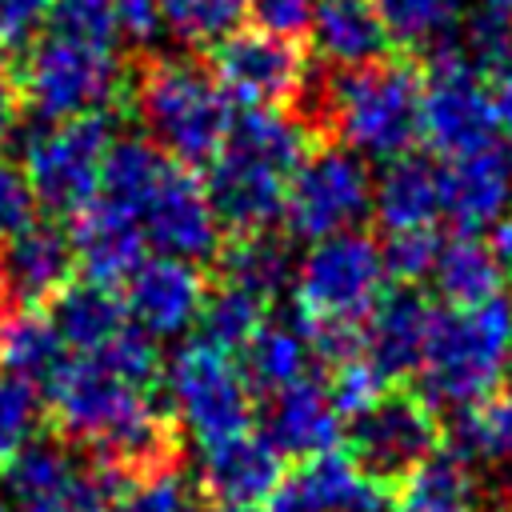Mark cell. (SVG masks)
<instances>
[{"mask_svg":"<svg viewBox=\"0 0 512 512\" xmlns=\"http://www.w3.org/2000/svg\"><path fill=\"white\" fill-rule=\"evenodd\" d=\"M312 12H316V0H252L248 4V16L256 20V28L284 36V40L308 36Z\"/></svg>","mask_w":512,"mask_h":512,"instance_id":"obj_44","label":"cell"},{"mask_svg":"<svg viewBox=\"0 0 512 512\" xmlns=\"http://www.w3.org/2000/svg\"><path fill=\"white\" fill-rule=\"evenodd\" d=\"M392 44L440 48L456 32V0H372Z\"/></svg>","mask_w":512,"mask_h":512,"instance_id":"obj_34","label":"cell"},{"mask_svg":"<svg viewBox=\"0 0 512 512\" xmlns=\"http://www.w3.org/2000/svg\"><path fill=\"white\" fill-rule=\"evenodd\" d=\"M312 148V132L288 108H244L232 112L220 152L208 160L204 192L216 208L220 228L232 236L264 232L284 212L292 172Z\"/></svg>","mask_w":512,"mask_h":512,"instance_id":"obj_1","label":"cell"},{"mask_svg":"<svg viewBox=\"0 0 512 512\" xmlns=\"http://www.w3.org/2000/svg\"><path fill=\"white\" fill-rule=\"evenodd\" d=\"M112 144L108 116H76V120H40L24 136V172L44 204L56 216H76L96 200L100 164Z\"/></svg>","mask_w":512,"mask_h":512,"instance_id":"obj_9","label":"cell"},{"mask_svg":"<svg viewBox=\"0 0 512 512\" xmlns=\"http://www.w3.org/2000/svg\"><path fill=\"white\" fill-rule=\"evenodd\" d=\"M92 360H100L112 376H120L124 384L140 388V392H156L164 384V356H160V344L156 336H148L144 328H136L132 320L108 340L100 344L96 352H84Z\"/></svg>","mask_w":512,"mask_h":512,"instance_id":"obj_36","label":"cell"},{"mask_svg":"<svg viewBox=\"0 0 512 512\" xmlns=\"http://www.w3.org/2000/svg\"><path fill=\"white\" fill-rule=\"evenodd\" d=\"M440 256V236L432 228H408V232H388V240L380 244V260H384V276H392L396 284L416 288L420 280L432 276Z\"/></svg>","mask_w":512,"mask_h":512,"instance_id":"obj_38","label":"cell"},{"mask_svg":"<svg viewBox=\"0 0 512 512\" xmlns=\"http://www.w3.org/2000/svg\"><path fill=\"white\" fill-rule=\"evenodd\" d=\"M432 280H436V292H440L444 308H476V304L500 296L504 268H500L492 244H484L480 236L460 232L448 244H440Z\"/></svg>","mask_w":512,"mask_h":512,"instance_id":"obj_27","label":"cell"},{"mask_svg":"<svg viewBox=\"0 0 512 512\" xmlns=\"http://www.w3.org/2000/svg\"><path fill=\"white\" fill-rule=\"evenodd\" d=\"M144 136L176 164H208L232 124V100L216 76L188 56H156L128 84Z\"/></svg>","mask_w":512,"mask_h":512,"instance_id":"obj_3","label":"cell"},{"mask_svg":"<svg viewBox=\"0 0 512 512\" xmlns=\"http://www.w3.org/2000/svg\"><path fill=\"white\" fill-rule=\"evenodd\" d=\"M284 460H308L332 452L344 436V416L336 412L324 380L304 376L268 396L264 432H260Z\"/></svg>","mask_w":512,"mask_h":512,"instance_id":"obj_19","label":"cell"},{"mask_svg":"<svg viewBox=\"0 0 512 512\" xmlns=\"http://www.w3.org/2000/svg\"><path fill=\"white\" fill-rule=\"evenodd\" d=\"M348 432V456L352 464L384 492L396 496L416 468L444 448V424L440 412L408 388H384L376 404H368L360 416H352Z\"/></svg>","mask_w":512,"mask_h":512,"instance_id":"obj_6","label":"cell"},{"mask_svg":"<svg viewBox=\"0 0 512 512\" xmlns=\"http://www.w3.org/2000/svg\"><path fill=\"white\" fill-rule=\"evenodd\" d=\"M492 252L500 260L504 272H512V216H504L496 228H492Z\"/></svg>","mask_w":512,"mask_h":512,"instance_id":"obj_48","label":"cell"},{"mask_svg":"<svg viewBox=\"0 0 512 512\" xmlns=\"http://www.w3.org/2000/svg\"><path fill=\"white\" fill-rule=\"evenodd\" d=\"M512 364V304L500 296L476 308H436V324L416 368L420 396L440 412H460L492 392Z\"/></svg>","mask_w":512,"mask_h":512,"instance_id":"obj_4","label":"cell"},{"mask_svg":"<svg viewBox=\"0 0 512 512\" xmlns=\"http://www.w3.org/2000/svg\"><path fill=\"white\" fill-rule=\"evenodd\" d=\"M436 308L440 304H432L420 288L396 284L364 316V324H360L364 356L372 360V368L384 380H400V376L420 368L428 336H432V324H436Z\"/></svg>","mask_w":512,"mask_h":512,"instance_id":"obj_16","label":"cell"},{"mask_svg":"<svg viewBox=\"0 0 512 512\" xmlns=\"http://www.w3.org/2000/svg\"><path fill=\"white\" fill-rule=\"evenodd\" d=\"M308 356L312 352H308V340H304L296 316H292V324L288 320H264L260 332L240 348L236 368L252 392L272 396V392L308 376Z\"/></svg>","mask_w":512,"mask_h":512,"instance_id":"obj_28","label":"cell"},{"mask_svg":"<svg viewBox=\"0 0 512 512\" xmlns=\"http://www.w3.org/2000/svg\"><path fill=\"white\" fill-rule=\"evenodd\" d=\"M0 512H8V508H4V500H0Z\"/></svg>","mask_w":512,"mask_h":512,"instance_id":"obj_54","label":"cell"},{"mask_svg":"<svg viewBox=\"0 0 512 512\" xmlns=\"http://www.w3.org/2000/svg\"><path fill=\"white\" fill-rule=\"evenodd\" d=\"M372 212L384 232L432 228L440 216V168L420 152L384 160V172L372 180Z\"/></svg>","mask_w":512,"mask_h":512,"instance_id":"obj_22","label":"cell"},{"mask_svg":"<svg viewBox=\"0 0 512 512\" xmlns=\"http://www.w3.org/2000/svg\"><path fill=\"white\" fill-rule=\"evenodd\" d=\"M384 492L352 464L344 448L308 456L280 480L264 512H380Z\"/></svg>","mask_w":512,"mask_h":512,"instance_id":"obj_18","label":"cell"},{"mask_svg":"<svg viewBox=\"0 0 512 512\" xmlns=\"http://www.w3.org/2000/svg\"><path fill=\"white\" fill-rule=\"evenodd\" d=\"M120 492H124V480L116 472L92 464V468H76L60 488H52L36 500H24L20 512H112Z\"/></svg>","mask_w":512,"mask_h":512,"instance_id":"obj_37","label":"cell"},{"mask_svg":"<svg viewBox=\"0 0 512 512\" xmlns=\"http://www.w3.org/2000/svg\"><path fill=\"white\" fill-rule=\"evenodd\" d=\"M40 424V392L16 376H0V468L32 440Z\"/></svg>","mask_w":512,"mask_h":512,"instance_id":"obj_39","label":"cell"},{"mask_svg":"<svg viewBox=\"0 0 512 512\" xmlns=\"http://www.w3.org/2000/svg\"><path fill=\"white\" fill-rule=\"evenodd\" d=\"M68 240H72V256L84 280L104 284V288L124 284L140 268L144 244H148L140 232V220L104 200H92L72 216Z\"/></svg>","mask_w":512,"mask_h":512,"instance_id":"obj_21","label":"cell"},{"mask_svg":"<svg viewBox=\"0 0 512 512\" xmlns=\"http://www.w3.org/2000/svg\"><path fill=\"white\" fill-rule=\"evenodd\" d=\"M384 260L380 244L364 232H340L308 244L296 260L292 292L304 320L324 324H364V316L384 296Z\"/></svg>","mask_w":512,"mask_h":512,"instance_id":"obj_7","label":"cell"},{"mask_svg":"<svg viewBox=\"0 0 512 512\" xmlns=\"http://www.w3.org/2000/svg\"><path fill=\"white\" fill-rule=\"evenodd\" d=\"M0 272L8 300L16 308H44L52 304L76 276V256L68 228L52 220H32L0 248Z\"/></svg>","mask_w":512,"mask_h":512,"instance_id":"obj_17","label":"cell"},{"mask_svg":"<svg viewBox=\"0 0 512 512\" xmlns=\"http://www.w3.org/2000/svg\"><path fill=\"white\" fill-rule=\"evenodd\" d=\"M308 108L296 120L308 132H328L356 156L396 160L420 140V72L408 60H372L360 68H340L320 80H304Z\"/></svg>","mask_w":512,"mask_h":512,"instance_id":"obj_2","label":"cell"},{"mask_svg":"<svg viewBox=\"0 0 512 512\" xmlns=\"http://www.w3.org/2000/svg\"><path fill=\"white\" fill-rule=\"evenodd\" d=\"M204 292H208V284L200 276V264L156 252V256L140 260V268L124 280V312L136 328L164 340V336H176L188 324H196Z\"/></svg>","mask_w":512,"mask_h":512,"instance_id":"obj_15","label":"cell"},{"mask_svg":"<svg viewBox=\"0 0 512 512\" xmlns=\"http://www.w3.org/2000/svg\"><path fill=\"white\" fill-rule=\"evenodd\" d=\"M216 84L244 108H288L304 92L308 60L300 40L272 36L264 28H236L212 48Z\"/></svg>","mask_w":512,"mask_h":512,"instance_id":"obj_12","label":"cell"},{"mask_svg":"<svg viewBox=\"0 0 512 512\" xmlns=\"http://www.w3.org/2000/svg\"><path fill=\"white\" fill-rule=\"evenodd\" d=\"M168 156L148 140V136H112L104 164H100V188L96 200L128 212L140 220L148 196L156 192V184L168 172Z\"/></svg>","mask_w":512,"mask_h":512,"instance_id":"obj_25","label":"cell"},{"mask_svg":"<svg viewBox=\"0 0 512 512\" xmlns=\"http://www.w3.org/2000/svg\"><path fill=\"white\" fill-rule=\"evenodd\" d=\"M112 16H116V36L132 44H148L164 28L160 0H112Z\"/></svg>","mask_w":512,"mask_h":512,"instance_id":"obj_46","label":"cell"},{"mask_svg":"<svg viewBox=\"0 0 512 512\" xmlns=\"http://www.w3.org/2000/svg\"><path fill=\"white\" fill-rule=\"evenodd\" d=\"M200 492L208 500L232 504H268L284 480V456L256 432H240L200 448L196 464Z\"/></svg>","mask_w":512,"mask_h":512,"instance_id":"obj_20","label":"cell"},{"mask_svg":"<svg viewBox=\"0 0 512 512\" xmlns=\"http://www.w3.org/2000/svg\"><path fill=\"white\" fill-rule=\"evenodd\" d=\"M20 112H24L20 80H16V72H12V68L0 60V148H4V144H8V136L16 132Z\"/></svg>","mask_w":512,"mask_h":512,"instance_id":"obj_47","label":"cell"},{"mask_svg":"<svg viewBox=\"0 0 512 512\" xmlns=\"http://www.w3.org/2000/svg\"><path fill=\"white\" fill-rule=\"evenodd\" d=\"M392 512H476V472L456 452L440 448L396 492Z\"/></svg>","mask_w":512,"mask_h":512,"instance_id":"obj_31","label":"cell"},{"mask_svg":"<svg viewBox=\"0 0 512 512\" xmlns=\"http://www.w3.org/2000/svg\"><path fill=\"white\" fill-rule=\"evenodd\" d=\"M48 20V0H0V52L28 48Z\"/></svg>","mask_w":512,"mask_h":512,"instance_id":"obj_45","label":"cell"},{"mask_svg":"<svg viewBox=\"0 0 512 512\" xmlns=\"http://www.w3.org/2000/svg\"><path fill=\"white\" fill-rule=\"evenodd\" d=\"M48 20H52V32L80 36V40L112 44L116 36L112 0H48Z\"/></svg>","mask_w":512,"mask_h":512,"instance_id":"obj_42","label":"cell"},{"mask_svg":"<svg viewBox=\"0 0 512 512\" xmlns=\"http://www.w3.org/2000/svg\"><path fill=\"white\" fill-rule=\"evenodd\" d=\"M112 512H196V508H192V492L180 468H168L156 476L128 480Z\"/></svg>","mask_w":512,"mask_h":512,"instance_id":"obj_41","label":"cell"},{"mask_svg":"<svg viewBox=\"0 0 512 512\" xmlns=\"http://www.w3.org/2000/svg\"><path fill=\"white\" fill-rule=\"evenodd\" d=\"M496 132L500 120L468 52L452 40L432 48L420 76V136L452 160L472 148L496 144Z\"/></svg>","mask_w":512,"mask_h":512,"instance_id":"obj_10","label":"cell"},{"mask_svg":"<svg viewBox=\"0 0 512 512\" xmlns=\"http://www.w3.org/2000/svg\"><path fill=\"white\" fill-rule=\"evenodd\" d=\"M140 232L160 256H176L188 264L216 260L224 248L220 220L204 192V180L176 160L168 164L164 180L148 196V204L140 212Z\"/></svg>","mask_w":512,"mask_h":512,"instance_id":"obj_13","label":"cell"},{"mask_svg":"<svg viewBox=\"0 0 512 512\" xmlns=\"http://www.w3.org/2000/svg\"><path fill=\"white\" fill-rule=\"evenodd\" d=\"M372 212V172L364 156L344 144L308 148L300 168L284 192V228L296 240H328L340 232H356V224Z\"/></svg>","mask_w":512,"mask_h":512,"instance_id":"obj_8","label":"cell"},{"mask_svg":"<svg viewBox=\"0 0 512 512\" xmlns=\"http://www.w3.org/2000/svg\"><path fill=\"white\" fill-rule=\"evenodd\" d=\"M508 160H512V140H508Z\"/></svg>","mask_w":512,"mask_h":512,"instance_id":"obj_53","label":"cell"},{"mask_svg":"<svg viewBox=\"0 0 512 512\" xmlns=\"http://www.w3.org/2000/svg\"><path fill=\"white\" fill-rule=\"evenodd\" d=\"M164 388L176 424L188 428L200 448L252 428V388L232 356L216 352L212 344L196 340L180 348L164 368Z\"/></svg>","mask_w":512,"mask_h":512,"instance_id":"obj_11","label":"cell"},{"mask_svg":"<svg viewBox=\"0 0 512 512\" xmlns=\"http://www.w3.org/2000/svg\"><path fill=\"white\" fill-rule=\"evenodd\" d=\"M484 8H496V12L512 16V0H484Z\"/></svg>","mask_w":512,"mask_h":512,"instance_id":"obj_50","label":"cell"},{"mask_svg":"<svg viewBox=\"0 0 512 512\" xmlns=\"http://www.w3.org/2000/svg\"><path fill=\"white\" fill-rule=\"evenodd\" d=\"M196 512H264L260 504H232V500H208Z\"/></svg>","mask_w":512,"mask_h":512,"instance_id":"obj_49","label":"cell"},{"mask_svg":"<svg viewBox=\"0 0 512 512\" xmlns=\"http://www.w3.org/2000/svg\"><path fill=\"white\" fill-rule=\"evenodd\" d=\"M80 464L72 460V444H64L60 436H32L0 472L8 480V492L16 504L36 500L52 488H60Z\"/></svg>","mask_w":512,"mask_h":512,"instance_id":"obj_33","label":"cell"},{"mask_svg":"<svg viewBox=\"0 0 512 512\" xmlns=\"http://www.w3.org/2000/svg\"><path fill=\"white\" fill-rule=\"evenodd\" d=\"M68 344L60 340L52 316L44 308H8L0 316V368L32 388H48V380L64 368Z\"/></svg>","mask_w":512,"mask_h":512,"instance_id":"obj_24","label":"cell"},{"mask_svg":"<svg viewBox=\"0 0 512 512\" xmlns=\"http://www.w3.org/2000/svg\"><path fill=\"white\" fill-rule=\"evenodd\" d=\"M36 208L40 204H36V192L28 184L24 164H16L0 152V244L8 236H16L20 228H28L36 220Z\"/></svg>","mask_w":512,"mask_h":512,"instance_id":"obj_43","label":"cell"},{"mask_svg":"<svg viewBox=\"0 0 512 512\" xmlns=\"http://www.w3.org/2000/svg\"><path fill=\"white\" fill-rule=\"evenodd\" d=\"M512 212V160L508 148L484 144L464 156H452L440 168V216L460 232L480 236Z\"/></svg>","mask_w":512,"mask_h":512,"instance_id":"obj_14","label":"cell"},{"mask_svg":"<svg viewBox=\"0 0 512 512\" xmlns=\"http://www.w3.org/2000/svg\"><path fill=\"white\" fill-rule=\"evenodd\" d=\"M444 436H448V452H456L468 468L512 464V392H492L452 412Z\"/></svg>","mask_w":512,"mask_h":512,"instance_id":"obj_30","label":"cell"},{"mask_svg":"<svg viewBox=\"0 0 512 512\" xmlns=\"http://www.w3.org/2000/svg\"><path fill=\"white\" fill-rule=\"evenodd\" d=\"M8 312V288H4V272H0V316Z\"/></svg>","mask_w":512,"mask_h":512,"instance_id":"obj_51","label":"cell"},{"mask_svg":"<svg viewBox=\"0 0 512 512\" xmlns=\"http://www.w3.org/2000/svg\"><path fill=\"white\" fill-rule=\"evenodd\" d=\"M308 36L332 68H360L392 52V36L372 0H316Z\"/></svg>","mask_w":512,"mask_h":512,"instance_id":"obj_23","label":"cell"},{"mask_svg":"<svg viewBox=\"0 0 512 512\" xmlns=\"http://www.w3.org/2000/svg\"><path fill=\"white\" fill-rule=\"evenodd\" d=\"M492 512H512V500H504V504H496Z\"/></svg>","mask_w":512,"mask_h":512,"instance_id":"obj_52","label":"cell"},{"mask_svg":"<svg viewBox=\"0 0 512 512\" xmlns=\"http://www.w3.org/2000/svg\"><path fill=\"white\" fill-rule=\"evenodd\" d=\"M252 0H160V20L164 28L200 48V44H220L228 32L240 28V20L248 16Z\"/></svg>","mask_w":512,"mask_h":512,"instance_id":"obj_35","label":"cell"},{"mask_svg":"<svg viewBox=\"0 0 512 512\" xmlns=\"http://www.w3.org/2000/svg\"><path fill=\"white\" fill-rule=\"evenodd\" d=\"M20 96L40 120L108 116L128 92V72L112 44L80 40L64 32L36 36L20 60Z\"/></svg>","mask_w":512,"mask_h":512,"instance_id":"obj_5","label":"cell"},{"mask_svg":"<svg viewBox=\"0 0 512 512\" xmlns=\"http://www.w3.org/2000/svg\"><path fill=\"white\" fill-rule=\"evenodd\" d=\"M48 316H52L60 340L68 348H76L80 356L84 352H96L100 344H108L128 324L124 296L116 288H104V284H92V280H72L52 300V312Z\"/></svg>","mask_w":512,"mask_h":512,"instance_id":"obj_26","label":"cell"},{"mask_svg":"<svg viewBox=\"0 0 512 512\" xmlns=\"http://www.w3.org/2000/svg\"><path fill=\"white\" fill-rule=\"evenodd\" d=\"M264 320H268V300H260L248 288H236V284L220 280L216 288L204 292V304H200V316H196L200 344H212L216 352L232 356L260 332Z\"/></svg>","mask_w":512,"mask_h":512,"instance_id":"obj_32","label":"cell"},{"mask_svg":"<svg viewBox=\"0 0 512 512\" xmlns=\"http://www.w3.org/2000/svg\"><path fill=\"white\" fill-rule=\"evenodd\" d=\"M324 388H328L336 412H340L344 420H352V416H360L368 404L380 400V392L388 388V380L372 368L368 356H356V360H344V364L328 368V384H324Z\"/></svg>","mask_w":512,"mask_h":512,"instance_id":"obj_40","label":"cell"},{"mask_svg":"<svg viewBox=\"0 0 512 512\" xmlns=\"http://www.w3.org/2000/svg\"><path fill=\"white\" fill-rule=\"evenodd\" d=\"M216 260H220V280H228L236 288H248L260 300L280 296L292 284V272H296V260H292L288 240L276 236L272 228L232 236L220 248Z\"/></svg>","mask_w":512,"mask_h":512,"instance_id":"obj_29","label":"cell"}]
</instances>
